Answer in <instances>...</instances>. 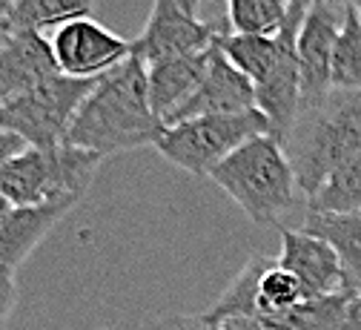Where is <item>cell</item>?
<instances>
[{"instance_id": "1", "label": "cell", "mask_w": 361, "mask_h": 330, "mask_svg": "<svg viewBox=\"0 0 361 330\" xmlns=\"http://www.w3.org/2000/svg\"><path fill=\"white\" fill-rule=\"evenodd\" d=\"M164 121L149 101L147 64L129 55L98 78L80 104L63 144L98 155H118L138 147H155Z\"/></svg>"}, {"instance_id": "2", "label": "cell", "mask_w": 361, "mask_h": 330, "mask_svg": "<svg viewBox=\"0 0 361 330\" xmlns=\"http://www.w3.org/2000/svg\"><path fill=\"white\" fill-rule=\"evenodd\" d=\"M298 190L310 199L347 158L361 150V89H333L312 107H304L284 138Z\"/></svg>"}, {"instance_id": "3", "label": "cell", "mask_w": 361, "mask_h": 330, "mask_svg": "<svg viewBox=\"0 0 361 330\" xmlns=\"http://www.w3.org/2000/svg\"><path fill=\"white\" fill-rule=\"evenodd\" d=\"M209 178L261 227L279 224L295 207V193H301L281 141L267 132L230 153Z\"/></svg>"}, {"instance_id": "4", "label": "cell", "mask_w": 361, "mask_h": 330, "mask_svg": "<svg viewBox=\"0 0 361 330\" xmlns=\"http://www.w3.org/2000/svg\"><path fill=\"white\" fill-rule=\"evenodd\" d=\"M104 155L58 147H23L0 164V196L12 207H40L55 201H78L86 196Z\"/></svg>"}, {"instance_id": "5", "label": "cell", "mask_w": 361, "mask_h": 330, "mask_svg": "<svg viewBox=\"0 0 361 330\" xmlns=\"http://www.w3.org/2000/svg\"><path fill=\"white\" fill-rule=\"evenodd\" d=\"M269 135V124L258 110L233 112V115H195L187 121H178L164 126V132L155 141V150L178 170L190 175H207L235 153L241 144H247L255 135Z\"/></svg>"}, {"instance_id": "6", "label": "cell", "mask_w": 361, "mask_h": 330, "mask_svg": "<svg viewBox=\"0 0 361 330\" xmlns=\"http://www.w3.org/2000/svg\"><path fill=\"white\" fill-rule=\"evenodd\" d=\"M95 81H80L69 75H55L37 83L35 89L23 92L15 101L0 107V129L15 132L29 147H58L92 92Z\"/></svg>"}, {"instance_id": "7", "label": "cell", "mask_w": 361, "mask_h": 330, "mask_svg": "<svg viewBox=\"0 0 361 330\" xmlns=\"http://www.w3.org/2000/svg\"><path fill=\"white\" fill-rule=\"evenodd\" d=\"M49 46L61 75L80 81H95L132 55V40L115 35L92 15L55 26L49 32Z\"/></svg>"}, {"instance_id": "8", "label": "cell", "mask_w": 361, "mask_h": 330, "mask_svg": "<svg viewBox=\"0 0 361 330\" xmlns=\"http://www.w3.org/2000/svg\"><path fill=\"white\" fill-rule=\"evenodd\" d=\"M341 23L344 6L338 0H310L295 37V55L301 69V110L324 101L333 92V49Z\"/></svg>"}, {"instance_id": "9", "label": "cell", "mask_w": 361, "mask_h": 330, "mask_svg": "<svg viewBox=\"0 0 361 330\" xmlns=\"http://www.w3.org/2000/svg\"><path fill=\"white\" fill-rule=\"evenodd\" d=\"M218 26L201 20L198 15H190L178 6V0H155L147 26L132 40V55L141 58L147 66L175 61L192 52H201L215 43Z\"/></svg>"}, {"instance_id": "10", "label": "cell", "mask_w": 361, "mask_h": 330, "mask_svg": "<svg viewBox=\"0 0 361 330\" xmlns=\"http://www.w3.org/2000/svg\"><path fill=\"white\" fill-rule=\"evenodd\" d=\"M279 264L301 281L307 296L350 293L338 253L324 239H319V235H312V232H304L301 227L298 230L281 227Z\"/></svg>"}, {"instance_id": "11", "label": "cell", "mask_w": 361, "mask_h": 330, "mask_svg": "<svg viewBox=\"0 0 361 330\" xmlns=\"http://www.w3.org/2000/svg\"><path fill=\"white\" fill-rule=\"evenodd\" d=\"M247 110H255V86L241 69H235L227 61V55L221 52L218 37H215V49H212V58H209L201 86L195 89V95L166 121V126L195 118V115H215V112L233 115V112H247Z\"/></svg>"}, {"instance_id": "12", "label": "cell", "mask_w": 361, "mask_h": 330, "mask_svg": "<svg viewBox=\"0 0 361 330\" xmlns=\"http://www.w3.org/2000/svg\"><path fill=\"white\" fill-rule=\"evenodd\" d=\"M55 75H61V69L49 37L43 32H12L0 46V107Z\"/></svg>"}, {"instance_id": "13", "label": "cell", "mask_w": 361, "mask_h": 330, "mask_svg": "<svg viewBox=\"0 0 361 330\" xmlns=\"http://www.w3.org/2000/svg\"><path fill=\"white\" fill-rule=\"evenodd\" d=\"M72 207H78V201L12 207L9 216L0 221V267L15 273Z\"/></svg>"}, {"instance_id": "14", "label": "cell", "mask_w": 361, "mask_h": 330, "mask_svg": "<svg viewBox=\"0 0 361 330\" xmlns=\"http://www.w3.org/2000/svg\"><path fill=\"white\" fill-rule=\"evenodd\" d=\"M212 49H215V43L207 46V49H201V52H192V55H184V58L147 66L149 101H152V110L158 112V118L164 121V126H166V121L180 107H184L195 95V89L201 86V81L207 75Z\"/></svg>"}, {"instance_id": "15", "label": "cell", "mask_w": 361, "mask_h": 330, "mask_svg": "<svg viewBox=\"0 0 361 330\" xmlns=\"http://www.w3.org/2000/svg\"><path fill=\"white\" fill-rule=\"evenodd\" d=\"M301 230L319 235V239H324L338 253L350 293L361 296V210L358 213H312V210H307Z\"/></svg>"}, {"instance_id": "16", "label": "cell", "mask_w": 361, "mask_h": 330, "mask_svg": "<svg viewBox=\"0 0 361 330\" xmlns=\"http://www.w3.org/2000/svg\"><path fill=\"white\" fill-rule=\"evenodd\" d=\"M95 0H12L6 23L12 32H52L72 18H89Z\"/></svg>"}, {"instance_id": "17", "label": "cell", "mask_w": 361, "mask_h": 330, "mask_svg": "<svg viewBox=\"0 0 361 330\" xmlns=\"http://www.w3.org/2000/svg\"><path fill=\"white\" fill-rule=\"evenodd\" d=\"M276 259H269L264 253L250 256V261L238 270V276L230 281L224 293L215 299V305L207 310V316L218 324L230 316H252L258 319V281L264 276V270L273 264Z\"/></svg>"}, {"instance_id": "18", "label": "cell", "mask_w": 361, "mask_h": 330, "mask_svg": "<svg viewBox=\"0 0 361 330\" xmlns=\"http://www.w3.org/2000/svg\"><path fill=\"white\" fill-rule=\"evenodd\" d=\"M312 213H358L361 210V150L347 158L333 175L307 199Z\"/></svg>"}, {"instance_id": "19", "label": "cell", "mask_w": 361, "mask_h": 330, "mask_svg": "<svg viewBox=\"0 0 361 330\" xmlns=\"http://www.w3.org/2000/svg\"><path fill=\"white\" fill-rule=\"evenodd\" d=\"M293 0H227L235 35H279L290 18Z\"/></svg>"}, {"instance_id": "20", "label": "cell", "mask_w": 361, "mask_h": 330, "mask_svg": "<svg viewBox=\"0 0 361 330\" xmlns=\"http://www.w3.org/2000/svg\"><path fill=\"white\" fill-rule=\"evenodd\" d=\"M307 296V290L301 288V281L284 270L279 264V259L269 264L258 281V319H279L284 313H290L293 307H298Z\"/></svg>"}, {"instance_id": "21", "label": "cell", "mask_w": 361, "mask_h": 330, "mask_svg": "<svg viewBox=\"0 0 361 330\" xmlns=\"http://www.w3.org/2000/svg\"><path fill=\"white\" fill-rule=\"evenodd\" d=\"M333 89H361V15L347 6L333 49Z\"/></svg>"}, {"instance_id": "22", "label": "cell", "mask_w": 361, "mask_h": 330, "mask_svg": "<svg viewBox=\"0 0 361 330\" xmlns=\"http://www.w3.org/2000/svg\"><path fill=\"white\" fill-rule=\"evenodd\" d=\"M141 330H221L207 313L190 316V313H164L152 316L141 324Z\"/></svg>"}, {"instance_id": "23", "label": "cell", "mask_w": 361, "mask_h": 330, "mask_svg": "<svg viewBox=\"0 0 361 330\" xmlns=\"http://www.w3.org/2000/svg\"><path fill=\"white\" fill-rule=\"evenodd\" d=\"M15 307H18V278L12 270L0 267V330H6Z\"/></svg>"}, {"instance_id": "24", "label": "cell", "mask_w": 361, "mask_h": 330, "mask_svg": "<svg viewBox=\"0 0 361 330\" xmlns=\"http://www.w3.org/2000/svg\"><path fill=\"white\" fill-rule=\"evenodd\" d=\"M218 327H221V330H273L267 322L252 319V316H230V319L218 322Z\"/></svg>"}, {"instance_id": "25", "label": "cell", "mask_w": 361, "mask_h": 330, "mask_svg": "<svg viewBox=\"0 0 361 330\" xmlns=\"http://www.w3.org/2000/svg\"><path fill=\"white\" fill-rule=\"evenodd\" d=\"M26 144H23V141L15 135V132H4V129H0V164H4L9 155H15L18 150H23Z\"/></svg>"}, {"instance_id": "26", "label": "cell", "mask_w": 361, "mask_h": 330, "mask_svg": "<svg viewBox=\"0 0 361 330\" xmlns=\"http://www.w3.org/2000/svg\"><path fill=\"white\" fill-rule=\"evenodd\" d=\"M344 330H361V296H353V299H350Z\"/></svg>"}, {"instance_id": "27", "label": "cell", "mask_w": 361, "mask_h": 330, "mask_svg": "<svg viewBox=\"0 0 361 330\" xmlns=\"http://www.w3.org/2000/svg\"><path fill=\"white\" fill-rule=\"evenodd\" d=\"M201 4H204V0H178V6L187 9L190 15H198L201 12Z\"/></svg>"}, {"instance_id": "28", "label": "cell", "mask_w": 361, "mask_h": 330, "mask_svg": "<svg viewBox=\"0 0 361 330\" xmlns=\"http://www.w3.org/2000/svg\"><path fill=\"white\" fill-rule=\"evenodd\" d=\"M9 35H12V29H9V23H6V15L0 12V46L9 40Z\"/></svg>"}, {"instance_id": "29", "label": "cell", "mask_w": 361, "mask_h": 330, "mask_svg": "<svg viewBox=\"0 0 361 330\" xmlns=\"http://www.w3.org/2000/svg\"><path fill=\"white\" fill-rule=\"evenodd\" d=\"M9 210H12V204H9L4 196H0V221H4V218L9 216Z\"/></svg>"}, {"instance_id": "30", "label": "cell", "mask_w": 361, "mask_h": 330, "mask_svg": "<svg viewBox=\"0 0 361 330\" xmlns=\"http://www.w3.org/2000/svg\"><path fill=\"white\" fill-rule=\"evenodd\" d=\"M341 6H347V9H355L358 15H361V0H338Z\"/></svg>"}, {"instance_id": "31", "label": "cell", "mask_w": 361, "mask_h": 330, "mask_svg": "<svg viewBox=\"0 0 361 330\" xmlns=\"http://www.w3.org/2000/svg\"><path fill=\"white\" fill-rule=\"evenodd\" d=\"M9 6H12V0H0V12H4V15H6Z\"/></svg>"}, {"instance_id": "32", "label": "cell", "mask_w": 361, "mask_h": 330, "mask_svg": "<svg viewBox=\"0 0 361 330\" xmlns=\"http://www.w3.org/2000/svg\"><path fill=\"white\" fill-rule=\"evenodd\" d=\"M95 330H109V327H95Z\"/></svg>"}]
</instances>
